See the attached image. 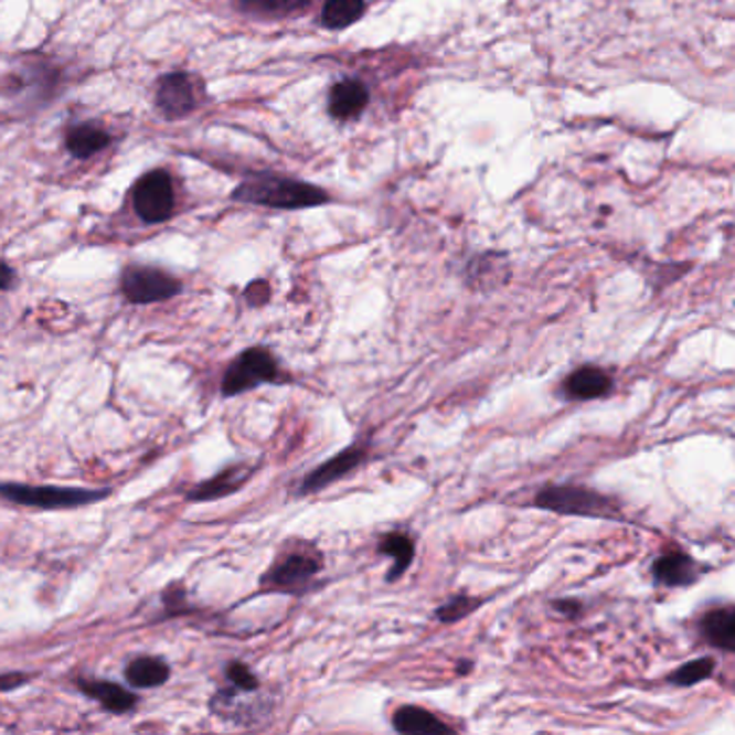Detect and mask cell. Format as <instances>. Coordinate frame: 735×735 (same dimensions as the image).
<instances>
[{"label": "cell", "instance_id": "6da1fadb", "mask_svg": "<svg viewBox=\"0 0 735 735\" xmlns=\"http://www.w3.org/2000/svg\"><path fill=\"white\" fill-rule=\"evenodd\" d=\"M231 199L276 210L313 207L328 201L326 192L320 188L278 175H253L233 190Z\"/></svg>", "mask_w": 735, "mask_h": 735}, {"label": "cell", "instance_id": "7a4b0ae2", "mask_svg": "<svg viewBox=\"0 0 735 735\" xmlns=\"http://www.w3.org/2000/svg\"><path fill=\"white\" fill-rule=\"evenodd\" d=\"M0 497L9 503L38 509H76L93 505L110 497V490L89 488H61V486H29V483H0Z\"/></svg>", "mask_w": 735, "mask_h": 735}, {"label": "cell", "instance_id": "3957f363", "mask_svg": "<svg viewBox=\"0 0 735 735\" xmlns=\"http://www.w3.org/2000/svg\"><path fill=\"white\" fill-rule=\"evenodd\" d=\"M283 371L278 368V361L273 352L266 348H251L244 350L223 377V395L235 397L246 391H253L262 384H278L283 382Z\"/></svg>", "mask_w": 735, "mask_h": 735}, {"label": "cell", "instance_id": "277c9868", "mask_svg": "<svg viewBox=\"0 0 735 735\" xmlns=\"http://www.w3.org/2000/svg\"><path fill=\"white\" fill-rule=\"evenodd\" d=\"M535 505L565 515H587V518L619 515V507L612 499L578 486H548L537 494Z\"/></svg>", "mask_w": 735, "mask_h": 735}, {"label": "cell", "instance_id": "5b68a950", "mask_svg": "<svg viewBox=\"0 0 735 735\" xmlns=\"http://www.w3.org/2000/svg\"><path fill=\"white\" fill-rule=\"evenodd\" d=\"M132 203L142 223L147 225L167 223L175 212V192L171 175L162 169L145 173L135 184Z\"/></svg>", "mask_w": 735, "mask_h": 735}, {"label": "cell", "instance_id": "8992f818", "mask_svg": "<svg viewBox=\"0 0 735 735\" xmlns=\"http://www.w3.org/2000/svg\"><path fill=\"white\" fill-rule=\"evenodd\" d=\"M121 294L132 305L164 302L182 294V280L160 268L151 266H128L121 273Z\"/></svg>", "mask_w": 735, "mask_h": 735}, {"label": "cell", "instance_id": "52a82bcc", "mask_svg": "<svg viewBox=\"0 0 735 735\" xmlns=\"http://www.w3.org/2000/svg\"><path fill=\"white\" fill-rule=\"evenodd\" d=\"M320 569H322L320 552L311 548L289 552L264 576L262 585L275 592L298 594L320 574Z\"/></svg>", "mask_w": 735, "mask_h": 735}, {"label": "cell", "instance_id": "ba28073f", "mask_svg": "<svg viewBox=\"0 0 735 735\" xmlns=\"http://www.w3.org/2000/svg\"><path fill=\"white\" fill-rule=\"evenodd\" d=\"M156 106L169 121L185 119L196 108V89L184 72H171L158 78Z\"/></svg>", "mask_w": 735, "mask_h": 735}, {"label": "cell", "instance_id": "9c48e42d", "mask_svg": "<svg viewBox=\"0 0 735 735\" xmlns=\"http://www.w3.org/2000/svg\"><path fill=\"white\" fill-rule=\"evenodd\" d=\"M365 456L368 454L363 447H348L339 456L330 458L322 466H318L313 472H309L300 486V494H316L323 488H328L330 483L343 479L345 475H350L356 466H361L365 461Z\"/></svg>", "mask_w": 735, "mask_h": 735}, {"label": "cell", "instance_id": "30bf717a", "mask_svg": "<svg viewBox=\"0 0 735 735\" xmlns=\"http://www.w3.org/2000/svg\"><path fill=\"white\" fill-rule=\"evenodd\" d=\"M253 475V468L251 466H244V464H237V466H230L227 470H223L221 475L212 477L210 481H203L199 486H194L190 492H188V501L192 503H207V501H219V499H225V497H231L235 494Z\"/></svg>", "mask_w": 735, "mask_h": 735}, {"label": "cell", "instance_id": "8fae6325", "mask_svg": "<svg viewBox=\"0 0 735 735\" xmlns=\"http://www.w3.org/2000/svg\"><path fill=\"white\" fill-rule=\"evenodd\" d=\"M78 690L87 694L93 701H97L106 712L110 714H128L138 705V696L132 690L119 686L108 680H93V678H81L76 682Z\"/></svg>", "mask_w": 735, "mask_h": 735}, {"label": "cell", "instance_id": "7c38bea8", "mask_svg": "<svg viewBox=\"0 0 735 735\" xmlns=\"http://www.w3.org/2000/svg\"><path fill=\"white\" fill-rule=\"evenodd\" d=\"M701 574V567L684 552H669L656 558L653 578L667 587H689L694 585Z\"/></svg>", "mask_w": 735, "mask_h": 735}, {"label": "cell", "instance_id": "4fadbf2b", "mask_svg": "<svg viewBox=\"0 0 735 735\" xmlns=\"http://www.w3.org/2000/svg\"><path fill=\"white\" fill-rule=\"evenodd\" d=\"M612 386L610 375L604 369L594 368V365H585V368L576 369L567 380H565V395L569 400L576 402H589V400H598L604 397Z\"/></svg>", "mask_w": 735, "mask_h": 735}, {"label": "cell", "instance_id": "5bb4252c", "mask_svg": "<svg viewBox=\"0 0 735 735\" xmlns=\"http://www.w3.org/2000/svg\"><path fill=\"white\" fill-rule=\"evenodd\" d=\"M369 93L365 85H361L359 81H343L339 85L332 87L330 92V99H328V108L330 115L334 119H354L359 117L365 106H368Z\"/></svg>", "mask_w": 735, "mask_h": 735}, {"label": "cell", "instance_id": "9a60e30c", "mask_svg": "<svg viewBox=\"0 0 735 735\" xmlns=\"http://www.w3.org/2000/svg\"><path fill=\"white\" fill-rule=\"evenodd\" d=\"M171 667L158 656L135 658L126 669V680L135 689H160L169 682Z\"/></svg>", "mask_w": 735, "mask_h": 735}, {"label": "cell", "instance_id": "2e32d148", "mask_svg": "<svg viewBox=\"0 0 735 735\" xmlns=\"http://www.w3.org/2000/svg\"><path fill=\"white\" fill-rule=\"evenodd\" d=\"M393 727L400 734H454V729L449 725H445L443 721H438L432 712L416 707V705H404L395 712L393 716Z\"/></svg>", "mask_w": 735, "mask_h": 735}, {"label": "cell", "instance_id": "e0dca14e", "mask_svg": "<svg viewBox=\"0 0 735 735\" xmlns=\"http://www.w3.org/2000/svg\"><path fill=\"white\" fill-rule=\"evenodd\" d=\"M110 145V135L93 124H76L67 128L65 135V147L67 151L78 158V160H87L93 158L95 153H99L102 149H106Z\"/></svg>", "mask_w": 735, "mask_h": 735}, {"label": "cell", "instance_id": "ac0fdd59", "mask_svg": "<svg viewBox=\"0 0 735 735\" xmlns=\"http://www.w3.org/2000/svg\"><path fill=\"white\" fill-rule=\"evenodd\" d=\"M703 637L725 651L735 649V610L732 606L710 610L701 621Z\"/></svg>", "mask_w": 735, "mask_h": 735}, {"label": "cell", "instance_id": "d6986e66", "mask_svg": "<svg viewBox=\"0 0 735 735\" xmlns=\"http://www.w3.org/2000/svg\"><path fill=\"white\" fill-rule=\"evenodd\" d=\"M380 554H386L395 561V567L388 572V583H395L413 563L414 542L404 533H391L380 542Z\"/></svg>", "mask_w": 735, "mask_h": 735}, {"label": "cell", "instance_id": "ffe728a7", "mask_svg": "<svg viewBox=\"0 0 735 735\" xmlns=\"http://www.w3.org/2000/svg\"><path fill=\"white\" fill-rule=\"evenodd\" d=\"M365 13L363 0H328L323 7L322 22L328 29H345L361 20Z\"/></svg>", "mask_w": 735, "mask_h": 735}, {"label": "cell", "instance_id": "44dd1931", "mask_svg": "<svg viewBox=\"0 0 735 735\" xmlns=\"http://www.w3.org/2000/svg\"><path fill=\"white\" fill-rule=\"evenodd\" d=\"M311 0H239V9L259 18H280L307 7Z\"/></svg>", "mask_w": 735, "mask_h": 735}, {"label": "cell", "instance_id": "7402d4cb", "mask_svg": "<svg viewBox=\"0 0 735 735\" xmlns=\"http://www.w3.org/2000/svg\"><path fill=\"white\" fill-rule=\"evenodd\" d=\"M714 658H696V660H690L686 664H682L678 671H673L669 675V682L675 684V686H694L699 682H705L712 678L714 673Z\"/></svg>", "mask_w": 735, "mask_h": 735}, {"label": "cell", "instance_id": "603a6c76", "mask_svg": "<svg viewBox=\"0 0 735 735\" xmlns=\"http://www.w3.org/2000/svg\"><path fill=\"white\" fill-rule=\"evenodd\" d=\"M477 606H479L477 599L468 598V596H454V598L449 599L447 604H443V606L436 610V615H438L440 621H445V624H454V621H458V619H464L466 615H470Z\"/></svg>", "mask_w": 735, "mask_h": 735}, {"label": "cell", "instance_id": "cb8c5ba5", "mask_svg": "<svg viewBox=\"0 0 735 735\" xmlns=\"http://www.w3.org/2000/svg\"><path fill=\"white\" fill-rule=\"evenodd\" d=\"M227 680H230L233 689L244 690V692H257L259 690L257 675L244 662H231L227 667Z\"/></svg>", "mask_w": 735, "mask_h": 735}, {"label": "cell", "instance_id": "d4e9b609", "mask_svg": "<svg viewBox=\"0 0 735 735\" xmlns=\"http://www.w3.org/2000/svg\"><path fill=\"white\" fill-rule=\"evenodd\" d=\"M29 680H31V675H26V673H18V671L4 673V675H0V692H9V690L26 686Z\"/></svg>", "mask_w": 735, "mask_h": 735}, {"label": "cell", "instance_id": "484cf974", "mask_svg": "<svg viewBox=\"0 0 735 735\" xmlns=\"http://www.w3.org/2000/svg\"><path fill=\"white\" fill-rule=\"evenodd\" d=\"M164 604L169 606V612H180L185 606V594L182 587H171V592L164 594Z\"/></svg>", "mask_w": 735, "mask_h": 735}, {"label": "cell", "instance_id": "4316f807", "mask_svg": "<svg viewBox=\"0 0 735 735\" xmlns=\"http://www.w3.org/2000/svg\"><path fill=\"white\" fill-rule=\"evenodd\" d=\"M15 285V273L9 264L0 262V291H9Z\"/></svg>", "mask_w": 735, "mask_h": 735}, {"label": "cell", "instance_id": "83f0119b", "mask_svg": "<svg viewBox=\"0 0 735 735\" xmlns=\"http://www.w3.org/2000/svg\"><path fill=\"white\" fill-rule=\"evenodd\" d=\"M554 606H556L561 612H567V610L578 612V610H580V604H576V601H556Z\"/></svg>", "mask_w": 735, "mask_h": 735}]
</instances>
